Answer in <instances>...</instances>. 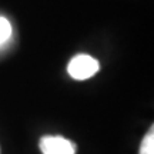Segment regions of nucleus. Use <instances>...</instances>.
Here are the masks:
<instances>
[{
	"label": "nucleus",
	"mask_w": 154,
	"mask_h": 154,
	"mask_svg": "<svg viewBox=\"0 0 154 154\" xmlns=\"http://www.w3.org/2000/svg\"><path fill=\"white\" fill-rule=\"evenodd\" d=\"M99 69L100 64L94 57L88 54H77L70 60L67 72L74 80H87L99 72Z\"/></svg>",
	"instance_id": "nucleus-1"
},
{
	"label": "nucleus",
	"mask_w": 154,
	"mask_h": 154,
	"mask_svg": "<svg viewBox=\"0 0 154 154\" xmlns=\"http://www.w3.org/2000/svg\"><path fill=\"white\" fill-rule=\"evenodd\" d=\"M40 150L43 154H74V144L60 136H46L40 140Z\"/></svg>",
	"instance_id": "nucleus-2"
},
{
	"label": "nucleus",
	"mask_w": 154,
	"mask_h": 154,
	"mask_svg": "<svg viewBox=\"0 0 154 154\" xmlns=\"http://www.w3.org/2000/svg\"><path fill=\"white\" fill-rule=\"evenodd\" d=\"M140 154H154V131H153V128L146 134L143 143H141V147H140Z\"/></svg>",
	"instance_id": "nucleus-3"
},
{
	"label": "nucleus",
	"mask_w": 154,
	"mask_h": 154,
	"mask_svg": "<svg viewBox=\"0 0 154 154\" xmlns=\"http://www.w3.org/2000/svg\"><path fill=\"white\" fill-rule=\"evenodd\" d=\"M11 36V24L10 22L5 19V17H0V46L5 44Z\"/></svg>",
	"instance_id": "nucleus-4"
}]
</instances>
